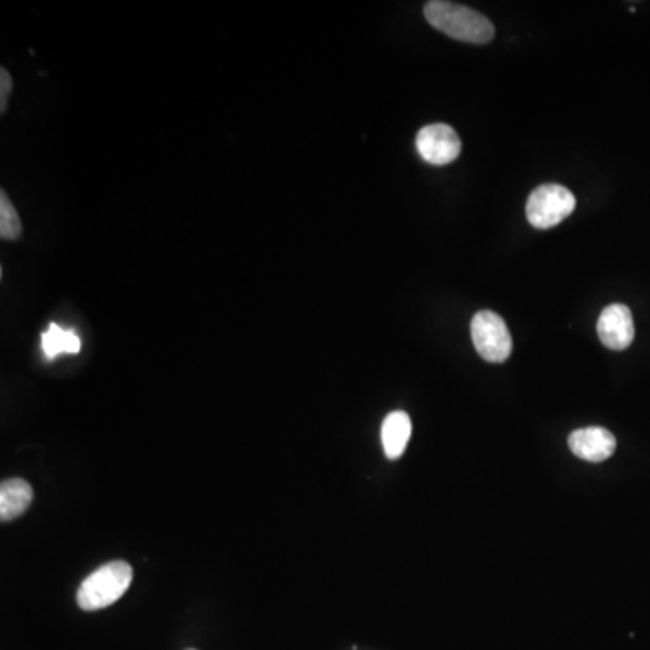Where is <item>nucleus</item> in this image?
<instances>
[{
	"mask_svg": "<svg viewBox=\"0 0 650 650\" xmlns=\"http://www.w3.org/2000/svg\"><path fill=\"white\" fill-rule=\"evenodd\" d=\"M426 21L435 30L468 44H488L494 41L496 28L479 11L446 0H432L425 4Z\"/></svg>",
	"mask_w": 650,
	"mask_h": 650,
	"instance_id": "f257e3e1",
	"label": "nucleus"
},
{
	"mask_svg": "<svg viewBox=\"0 0 650 650\" xmlns=\"http://www.w3.org/2000/svg\"><path fill=\"white\" fill-rule=\"evenodd\" d=\"M134 571L123 561L109 562L90 573L76 593V602L84 610H100L112 606L126 595Z\"/></svg>",
	"mask_w": 650,
	"mask_h": 650,
	"instance_id": "f03ea898",
	"label": "nucleus"
},
{
	"mask_svg": "<svg viewBox=\"0 0 650 650\" xmlns=\"http://www.w3.org/2000/svg\"><path fill=\"white\" fill-rule=\"evenodd\" d=\"M573 192L562 185H542L531 192L526 205V217L539 230L561 225L575 210Z\"/></svg>",
	"mask_w": 650,
	"mask_h": 650,
	"instance_id": "7ed1b4c3",
	"label": "nucleus"
},
{
	"mask_svg": "<svg viewBox=\"0 0 650 650\" xmlns=\"http://www.w3.org/2000/svg\"><path fill=\"white\" fill-rule=\"evenodd\" d=\"M472 340L480 358L490 364H502L511 355V335L505 318L494 311H479L470 324Z\"/></svg>",
	"mask_w": 650,
	"mask_h": 650,
	"instance_id": "20e7f679",
	"label": "nucleus"
},
{
	"mask_svg": "<svg viewBox=\"0 0 650 650\" xmlns=\"http://www.w3.org/2000/svg\"><path fill=\"white\" fill-rule=\"evenodd\" d=\"M415 147L421 158L435 166L451 165L461 154L459 136L446 123L423 127L415 138Z\"/></svg>",
	"mask_w": 650,
	"mask_h": 650,
	"instance_id": "39448f33",
	"label": "nucleus"
},
{
	"mask_svg": "<svg viewBox=\"0 0 650 650\" xmlns=\"http://www.w3.org/2000/svg\"><path fill=\"white\" fill-rule=\"evenodd\" d=\"M598 336L602 344L613 350H624L635 340V321L624 304L607 305L598 318Z\"/></svg>",
	"mask_w": 650,
	"mask_h": 650,
	"instance_id": "423d86ee",
	"label": "nucleus"
},
{
	"mask_svg": "<svg viewBox=\"0 0 650 650\" xmlns=\"http://www.w3.org/2000/svg\"><path fill=\"white\" fill-rule=\"evenodd\" d=\"M570 448L581 459L602 463L615 454L616 437L607 429L589 426L570 435Z\"/></svg>",
	"mask_w": 650,
	"mask_h": 650,
	"instance_id": "0eeeda50",
	"label": "nucleus"
},
{
	"mask_svg": "<svg viewBox=\"0 0 650 650\" xmlns=\"http://www.w3.org/2000/svg\"><path fill=\"white\" fill-rule=\"evenodd\" d=\"M412 434V421L403 411L390 412L381 425V443L389 459H400Z\"/></svg>",
	"mask_w": 650,
	"mask_h": 650,
	"instance_id": "6e6552de",
	"label": "nucleus"
},
{
	"mask_svg": "<svg viewBox=\"0 0 650 650\" xmlns=\"http://www.w3.org/2000/svg\"><path fill=\"white\" fill-rule=\"evenodd\" d=\"M33 502V488L24 479H8L0 486V519L21 517Z\"/></svg>",
	"mask_w": 650,
	"mask_h": 650,
	"instance_id": "1a4fd4ad",
	"label": "nucleus"
},
{
	"mask_svg": "<svg viewBox=\"0 0 650 650\" xmlns=\"http://www.w3.org/2000/svg\"><path fill=\"white\" fill-rule=\"evenodd\" d=\"M42 349L50 360H55L56 356L64 355V353H69V355L80 353L82 342L75 331L62 329L61 325L51 324L42 335Z\"/></svg>",
	"mask_w": 650,
	"mask_h": 650,
	"instance_id": "9d476101",
	"label": "nucleus"
},
{
	"mask_svg": "<svg viewBox=\"0 0 650 650\" xmlns=\"http://www.w3.org/2000/svg\"><path fill=\"white\" fill-rule=\"evenodd\" d=\"M22 236L21 217L4 191L0 192V237L17 240Z\"/></svg>",
	"mask_w": 650,
	"mask_h": 650,
	"instance_id": "9b49d317",
	"label": "nucleus"
},
{
	"mask_svg": "<svg viewBox=\"0 0 650 650\" xmlns=\"http://www.w3.org/2000/svg\"><path fill=\"white\" fill-rule=\"evenodd\" d=\"M11 89H13V80H11L10 73L2 67L0 69V112H6L8 109Z\"/></svg>",
	"mask_w": 650,
	"mask_h": 650,
	"instance_id": "f8f14e48",
	"label": "nucleus"
},
{
	"mask_svg": "<svg viewBox=\"0 0 650 650\" xmlns=\"http://www.w3.org/2000/svg\"><path fill=\"white\" fill-rule=\"evenodd\" d=\"M188 650H195V649H188Z\"/></svg>",
	"mask_w": 650,
	"mask_h": 650,
	"instance_id": "ddd939ff",
	"label": "nucleus"
}]
</instances>
